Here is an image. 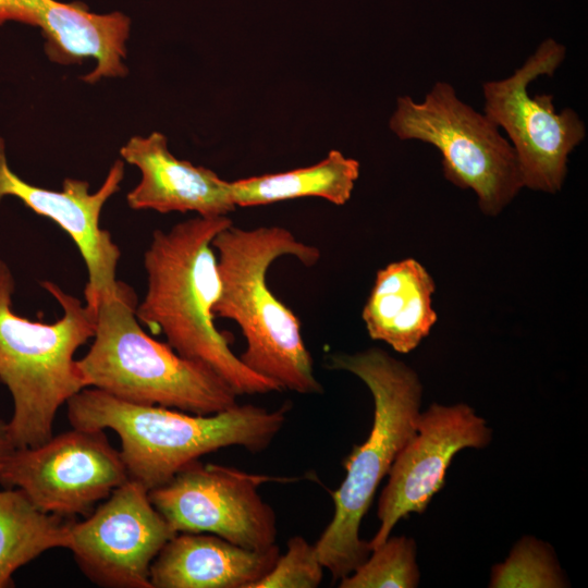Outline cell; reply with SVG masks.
<instances>
[{
  "mask_svg": "<svg viewBox=\"0 0 588 588\" xmlns=\"http://www.w3.org/2000/svg\"><path fill=\"white\" fill-rule=\"evenodd\" d=\"M73 519L39 510L19 488L0 490V588L44 552L69 549Z\"/></svg>",
  "mask_w": 588,
  "mask_h": 588,
  "instance_id": "d6986e66",
  "label": "cell"
},
{
  "mask_svg": "<svg viewBox=\"0 0 588 588\" xmlns=\"http://www.w3.org/2000/svg\"><path fill=\"white\" fill-rule=\"evenodd\" d=\"M371 555L339 580L340 588H414L419 583L416 544L405 536L389 537Z\"/></svg>",
  "mask_w": 588,
  "mask_h": 588,
  "instance_id": "ffe728a7",
  "label": "cell"
},
{
  "mask_svg": "<svg viewBox=\"0 0 588 588\" xmlns=\"http://www.w3.org/2000/svg\"><path fill=\"white\" fill-rule=\"evenodd\" d=\"M120 155L140 172V181L126 196L132 209L161 213L193 211L210 218L228 216L236 207L231 182L210 169L175 158L162 133L131 137Z\"/></svg>",
  "mask_w": 588,
  "mask_h": 588,
  "instance_id": "9a60e30c",
  "label": "cell"
},
{
  "mask_svg": "<svg viewBox=\"0 0 588 588\" xmlns=\"http://www.w3.org/2000/svg\"><path fill=\"white\" fill-rule=\"evenodd\" d=\"M217 252L220 293L215 318L234 321L246 340L238 356L255 373L281 390L322 393L295 314L270 291L267 273L283 256L314 266L320 250L282 226L241 229L233 223L211 242Z\"/></svg>",
  "mask_w": 588,
  "mask_h": 588,
  "instance_id": "7a4b0ae2",
  "label": "cell"
},
{
  "mask_svg": "<svg viewBox=\"0 0 588 588\" xmlns=\"http://www.w3.org/2000/svg\"><path fill=\"white\" fill-rule=\"evenodd\" d=\"M72 427L111 429L121 440L128 479L148 491L168 482L200 456L228 446L266 450L282 430L290 406L244 404L210 415L136 404L99 389L84 388L68 402Z\"/></svg>",
  "mask_w": 588,
  "mask_h": 588,
  "instance_id": "3957f363",
  "label": "cell"
},
{
  "mask_svg": "<svg viewBox=\"0 0 588 588\" xmlns=\"http://www.w3.org/2000/svg\"><path fill=\"white\" fill-rule=\"evenodd\" d=\"M231 224L228 216H198L156 230L144 253L147 292L136 317L162 333L177 354L216 371L237 395L281 391L246 367L215 324L220 278L211 242Z\"/></svg>",
  "mask_w": 588,
  "mask_h": 588,
  "instance_id": "6da1fadb",
  "label": "cell"
},
{
  "mask_svg": "<svg viewBox=\"0 0 588 588\" xmlns=\"http://www.w3.org/2000/svg\"><path fill=\"white\" fill-rule=\"evenodd\" d=\"M389 127L400 139L438 148L444 177L473 189L487 216L499 215L524 187L511 143L485 113L462 101L448 82L434 83L419 102L399 97Z\"/></svg>",
  "mask_w": 588,
  "mask_h": 588,
  "instance_id": "52a82bcc",
  "label": "cell"
},
{
  "mask_svg": "<svg viewBox=\"0 0 588 588\" xmlns=\"http://www.w3.org/2000/svg\"><path fill=\"white\" fill-rule=\"evenodd\" d=\"M280 479L287 480L196 460L148 495L176 534H212L245 549L266 550L275 544L277 516L258 487Z\"/></svg>",
  "mask_w": 588,
  "mask_h": 588,
  "instance_id": "30bf717a",
  "label": "cell"
},
{
  "mask_svg": "<svg viewBox=\"0 0 588 588\" xmlns=\"http://www.w3.org/2000/svg\"><path fill=\"white\" fill-rule=\"evenodd\" d=\"M123 177L124 161L117 160L94 193L89 192L87 181L72 177L63 180L60 191L33 185L11 169L5 142L0 136V203L5 197H15L71 236L87 268L84 299L94 314L103 298L115 294L119 284L117 268L121 252L110 232L100 226V216L105 204L120 189Z\"/></svg>",
  "mask_w": 588,
  "mask_h": 588,
  "instance_id": "4fadbf2b",
  "label": "cell"
},
{
  "mask_svg": "<svg viewBox=\"0 0 588 588\" xmlns=\"http://www.w3.org/2000/svg\"><path fill=\"white\" fill-rule=\"evenodd\" d=\"M15 449L8 429V422L0 419V470L7 458Z\"/></svg>",
  "mask_w": 588,
  "mask_h": 588,
  "instance_id": "603a6c76",
  "label": "cell"
},
{
  "mask_svg": "<svg viewBox=\"0 0 588 588\" xmlns=\"http://www.w3.org/2000/svg\"><path fill=\"white\" fill-rule=\"evenodd\" d=\"M175 534L148 490L128 479L84 520L72 522L69 550L98 586L152 588L151 563Z\"/></svg>",
  "mask_w": 588,
  "mask_h": 588,
  "instance_id": "8fae6325",
  "label": "cell"
},
{
  "mask_svg": "<svg viewBox=\"0 0 588 588\" xmlns=\"http://www.w3.org/2000/svg\"><path fill=\"white\" fill-rule=\"evenodd\" d=\"M9 21L38 27L46 54L56 63L94 59L95 68L82 77L86 83L127 73L124 59L131 21L122 12L99 14L82 2L0 0V25Z\"/></svg>",
  "mask_w": 588,
  "mask_h": 588,
  "instance_id": "5bb4252c",
  "label": "cell"
},
{
  "mask_svg": "<svg viewBox=\"0 0 588 588\" xmlns=\"http://www.w3.org/2000/svg\"><path fill=\"white\" fill-rule=\"evenodd\" d=\"M279 547L249 550L212 534H175L150 566L152 588H252L273 566Z\"/></svg>",
  "mask_w": 588,
  "mask_h": 588,
  "instance_id": "2e32d148",
  "label": "cell"
},
{
  "mask_svg": "<svg viewBox=\"0 0 588 588\" xmlns=\"http://www.w3.org/2000/svg\"><path fill=\"white\" fill-rule=\"evenodd\" d=\"M565 54L564 45L547 38L512 75L482 84L483 113L506 132L524 187L551 194L561 189L568 155L585 138L586 126L571 108L556 112L552 95L529 96L528 85L552 76Z\"/></svg>",
  "mask_w": 588,
  "mask_h": 588,
  "instance_id": "ba28073f",
  "label": "cell"
},
{
  "mask_svg": "<svg viewBox=\"0 0 588 588\" xmlns=\"http://www.w3.org/2000/svg\"><path fill=\"white\" fill-rule=\"evenodd\" d=\"M328 367L358 377L375 404L370 433L344 460L346 476L332 492L333 517L315 543L322 566L340 580L371 552L369 542L359 537V526L379 483L416 431L422 389L412 368L377 347L330 355Z\"/></svg>",
  "mask_w": 588,
  "mask_h": 588,
  "instance_id": "277c9868",
  "label": "cell"
},
{
  "mask_svg": "<svg viewBox=\"0 0 588 588\" xmlns=\"http://www.w3.org/2000/svg\"><path fill=\"white\" fill-rule=\"evenodd\" d=\"M323 568L316 546L294 536L287 541L286 552L252 588H316L322 581Z\"/></svg>",
  "mask_w": 588,
  "mask_h": 588,
  "instance_id": "7402d4cb",
  "label": "cell"
},
{
  "mask_svg": "<svg viewBox=\"0 0 588 588\" xmlns=\"http://www.w3.org/2000/svg\"><path fill=\"white\" fill-rule=\"evenodd\" d=\"M491 429L466 404H432L420 413L416 431L397 453L379 501L380 526L370 549L384 542L396 523L411 513L421 514L445 483L449 465L465 448H483Z\"/></svg>",
  "mask_w": 588,
  "mask_h": 588,
  "instance_id": "7c38bea8",
  "label": "cell"
},
{
  "mask_svg": "<svg viewBox=\"0 0 588 588\" xmlns=\"http://www.w3.org/2000/svg\"><path fill=\"white\" fill-rule=\"evenodd\" d=\"M137 304L136 293L122 281L113 296L99 303L91 346L75 360L83 387L197 415L235 406L237 394L216 371L143 330Z\"/></svg>",
  "mask_w": 588,
  "mask_h": 588,
  "instance_id": "5b68a950",
  "label": "cell"
},
{
  "mask_svg": "<svg viewBox=\"0 0 588 588\" xmlns=\"http://www.w3.org/2000/svg\"><path fill=\"white\" fill-rule=\"evenodd\" d=\"M359 176V162L331 150L320 162L282 173L231 182L235 206L252 207L301 197H320L344 205Z\"/></svg>",
  "mask_w": 588,
  "mask_h": 588,
  "instance_id": "ac0fdd59",
  "label": "cell"
},
{
  "mask_svg": "<svg viewBox=\"0 0 588 588\" xmlns=\"http://www.w3.org/2000/svg\"><path fill=\"white\" fill-rule=\"evenodd\" d=\"M489 586L555 588L568 585L550 547L534 537H524L507 560L493 567Z\"/></svg>",
  "mask_w": 588,
  "mask_h": 588,
  "instance_id": "44dd1931",
  "label": "cell"
},
{
  "mask_svg": "<svg viewBox=\"0 0 588 588\" xmlns=\"http://www.w3.org/2000/svg\"><path fill=\"white\" fill-rule=\"evenodd\" d=\"M434 289L429 272L413 258L380 269L362 314L369 336L399 353L416 348L437 322Z\"/></svg>",
  "mask_w": 588,
  "mask_h": 588,
  "instance_id": "e0dca14e",
  "label": "cell"
},
{
  "mask_svg": "<svg viewBox=\"0 0 588 588\" xmlns=\"http://www.w3.org/2000/svg\"><path fill=\"white\" fill-rule=\"evenodd\" d=\"M40 285L62 308L54 322L15 313L14 277L0 259V381L12 396L7 422L15 448L37 446L53 436L59 408L84 389L74 354L95 334V314L85 303L51 281Z\"/></svg>",
  "mask_w": 588,
  "mask_h": 588,
  "instance_id": "8992f818",
  "label": "cell"
},
{
  "mask_svg": "<svg viewBox=\"0 0 588 588\" xmlns=\"http://www.w3.org/2000/svg\"><path fill=\"white\" fill-rule=\"evenodd\" d=\"M128 480L121 453L103 430L73 427L33 448H16L0 470L3 488H19L42 512L73 519Z\"/></svg>",
  "mask_w": 588,
  "mask_h": 588,
  "instance_id": "9c48e42d",
  "label": "cell"
}]
</instances>
